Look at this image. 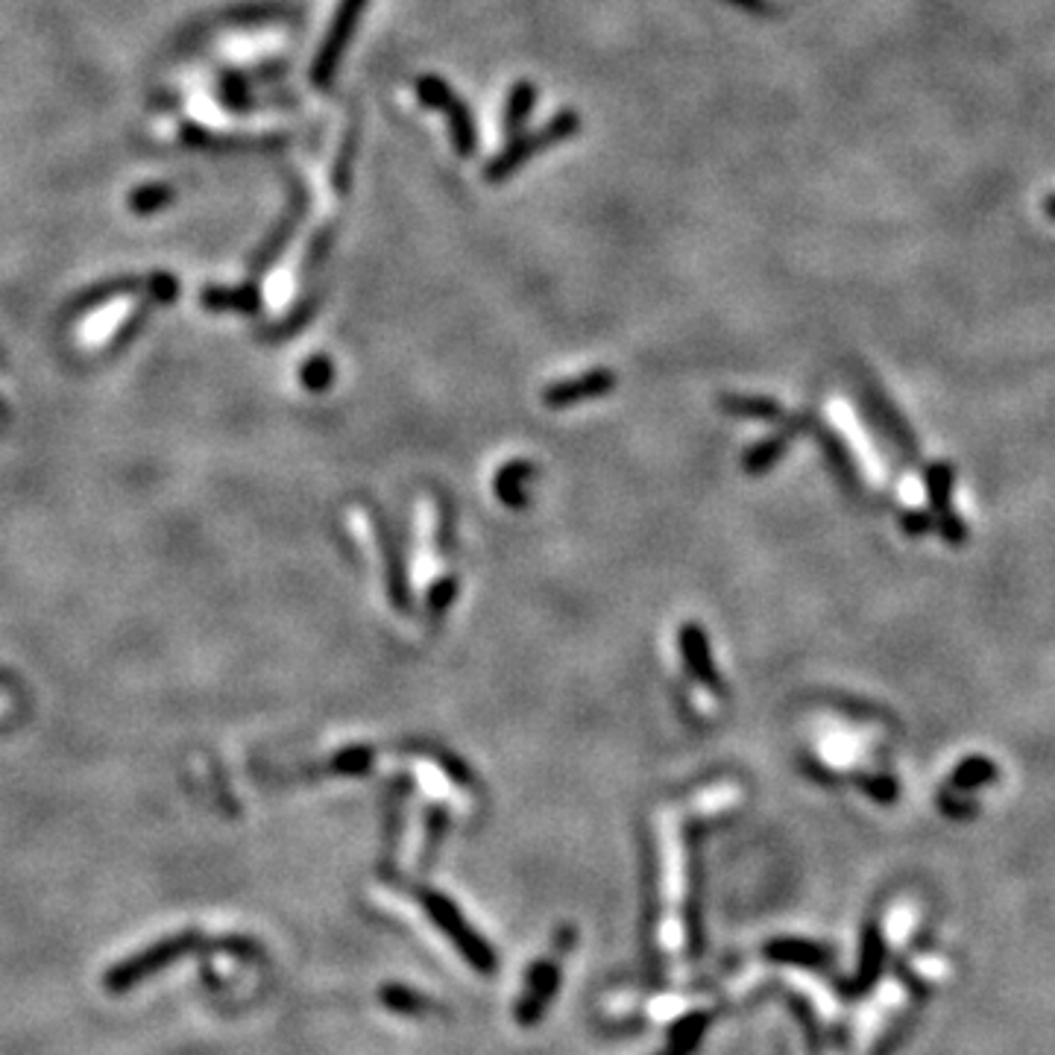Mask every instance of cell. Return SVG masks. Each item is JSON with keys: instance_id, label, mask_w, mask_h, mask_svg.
I'll return each mask as SVG.
<instances>
[{"instance_id": "obj_15", "label": "cell", "mask_w": 1055, "mask_h": 1055, "mask_svg": "<svg viewBox=\"0 0 1055 1055\" xmlns=\"http://www.w3.org/2000/svg\"><path fill=\"white\" fill-rule=\"evenodd\" d=\"M378 996H382V1003H385L394 1014H405V1017H422V1014L428 1012L426 996L419 994V991L408 989V985H396V982H390V985H385V989H382V994H378Z\"/></svg>"}, {"instance_id": "obj_21", "label": "cell", "mask_w": 1055, "mask_h": 1055, "mask_svg": "<svg viewBox=\"0 0 1055 1055\" xmlns=\"http://www.w3.org/2000/svg\"><path fill=\"white\" fill-rule=\"evenodd\" d=\"M728 3L745 9V12H754V15H771V12H774V3H771V0H728Z\"/></svg>"}, {"instance_id": "obj_9", "label": "cell", "mask_w": 1055, "mask_h": 1055, "mask_svg": "<svg viewBox=\"0 0 1055 1055\" xmlns=\"http://www.w3.org/2000/svg\"><path fill=\"white\" fill-rule=\"evenodd\" d=\"M886 938H882V930H879L877 923H868L863 932V944H859V964H856L854 980H850V989L847 994H868L874 991V985L879 982L882 971H886Z\"/></svg>"}, {"instance_id": "obj_3", "label": "cell", "mask_w": 1055, "mask_h": 1055, "mask_svg": "<svg viewBox=\"0 0 1055 1055\" xmlns=\"http://www.w3.org/2000/svg\"><path fill=\"white\" fill-rule=\"evenodd\" d=\"M200 944L202 936L197 930L161 938V941H156V944L142 950V953H135L133 959H126L124 964H117L115 971L106 973V991H109V994H126V991L135 989L138 982L150 980L153 973L170 968L176 959H182L185 953H191V950H197Z\"/></svg>"}, {"instance_id": "obj_20", "label": "cell", "mask_w": 1055, "mask_h": 1055, "mask_svg": "<svg viewBox=\"0 0 1055 1055\" xmlns=\"http://www.w3.org/2000/svg\"><path fill=\"white\" fill-rule=\"evenodd\" d=\"M170 197H174L170 185H150V188H142V191H135L133 200H129V206H133L138 215H150V211H156L159 206L170 202Z\"/></svg>"}, {"instance_id": "obj_5", "label": "cell", "mask_w": 1055, "mask_h": 1055, "mask_svg": "<svg viewBox=\"0 0 1055 1055\" xmlns=\"http://www.w3.org/2000/svg\"><path fill=\"white\" fill-rule=\"evenodd\" d=\"M367 9V0H341L335 9V18L328 24V33L320 44L317 56L311 62V85L314 88H328L337 74V65L344 59L346 44L352 42V35L358 30V21Z\"/></svg>"}, {"instance_id": "obj_1", "label": "cell", "mask_w": 1055, "mask_h": 1055, "mask_svg": "<svg viewBox=\"0 0 1055 1055\" xmlns=\"http://www.w3.org/2000/svg\"><path fill=\"white\" fill-rule=\"evenodd\" d=\"M581 133V115L575 109H561L554 117H549L540 129L531 133L511 135V142L504 144L502 153L487 161L484 182L499 185L504 179H511L516 170H522L528 159H534L540 153L552 150L557 144L570 142L572 135Z\"/></svg>"}, {"instance_id": "obj_10", "label": "cell", "mask_w": 1055, "mask_h": 1055, "mask_svg": "<svg viewBox=\"0 0 1055 1055\" xmlns=\"http://www.w3.org/2000/svg\"><path fill=\"white\" fill-rule=\"evenodd\" d=\"M680 645H683V654H687V666L689 671L696 675L698 683H707L712 689H721L719 683V671L712 666L710 657V643L703 637V630L696 628V625H687L683 634H680Z\"/></svg>"}, {"instance_id": "obj_11", "label": "cell", "mask_w": 1055, "mask_h": 1055, "mask_svg": "<svg viewBox=\"0 0 1055 1055\" xmlns=\"http://www.w3.org/2000/svg\"><path fill=\"white\" fill-rule=\"evenodd\" d=\"M534 106H536L534 83H528V80L513 83L511 94H508V101H504V112H502V129L508 138L522 133V126H525L528 115L534 112Z\"/></svg>"}, {"instance_id": "obj_4", "label": "cell", "mask_w": 1055, "mask_h": 1055, "mask_svg": "<svg viewBox=\"0 0 1055 1055\" xmlns=\"http://www.w3.org/2000/svg\"><path fill=\"white\" fill-rule=\"evenodd\" d=\"M417 97L422 106L437 109L446 115L449 124V135H452V147L461 159H472L478 153V129L472 109L461 101V94L455 92L452 85L440 80L435 74H426L417 80Z\"/></svg>"}, {"instance_id": "obj_22", "label": "cell", "mask_w": 1055, "mask_h": 1055, "mask_svg": "<svg viewBox=\"0 0 1055 1055\" xmlns=\"http://www.w3.org/2000/svg\"><path fill=\"white\" fill-rule=\"evenodd\" d=\"M654 1055H696V1053H692V1049H687V1047H680V1044H671V1041H666V1047H662L660 1053H654Z\"/></svg>"}, {"instance_id": "obj_6", "label": "cell", "mask_w": 1055, "mask_h": 1055, "mask_svg": "<svg viewBox=\"0 0 1055 1055\" xmlns=\"http://www.w3.org/2000/svg\"><path fill=\"white\" fill-rule=\"evenodd\" d=\"M557 991H561V964L554 959H540V962L531 964V971L525 976V991H522V996L516 1000V1009H513L516 1023L520 1026H536L549 1012Z\"/></svg>"}, {"instance_id": "obj_18", "label": "cell", "mask_w": 1055, "mask_h": 1055, "mask_svg": "<svg viewBox=\"0 0 1055 1055\" xmlns=\"http://www.w3.org/2000/svg\"><path fill=\"white\" fill-rule=\"evenodd\" d=\"M300 382L302 387H309L311 394H323V390L332 387V382H335V367H332V361H328L326 355H314L311 361H305V364H302Z\"/></svg>"}, {"instance_id": "obj_13", "label": "cell", "mask_w": 1055, "mask_h": 1055, "mask_svg": "<svg viewBox=\"0 0 1055 1055\" xmlns=\"http://www.w3.org/2000/svg\"><path fill=\"white\" fill-rule=\"evenodd\" d=\"M721 408L733 417H754V419H777L783 417L780 403L769 396H721Z\"/></svg>"}, {"instance_id": "obj_23", "label": "cell", "mask_w": 1055, "mask_h": 1055, "mask_svg": "<svg viewBox=\"0 0 1055 1055\" xmlns=\"http://www.w3.org/2000/svg\"><path fill=\"white\" fill-rule=\"evenodd\" d=\"M0 414H3V405H0Z\"/></svg>"}, {"instance_id": "obj_2", "label": "cell", "mask_w": 1055, "mask_h": 1055, "mask_svg": "<svg viewBox=\"0 0 1055 1055\" xmlns=\"http://www.w3.org/2000/svg\"><path fill=\"white\" fill-rule=\"evenodd\" d=\"M419 903H422L426 915L431 918V923L449 938V944L461 953V959L472 971L481 973V976H490V973L499 971V953L487 944V938L463 918L461 909H458L449 897L435 891V888H422V891H419Z\"/></svg>"}, {"instance_id": "obj_16", "label": "cell", "mask_w": 1055, "mask_h": 1055, "mask_svg": "<svg viewBox=\"0 0 1055 1055\" xmlns=\"http://www.w3.org/2000/svg\"><path fill=\"white\" fill-rule=\"evenodd\" d=\"M202 302H206V309H215V311L259 309V296H255L252 288H238V291H220V288H211V291L202 293Z\"/></svg>"}, {"instance_id": "obj_12", "label": "cell", "mask_w": 1055, "mask_h": 1055, "mask_svg": "<svg viewBox=\"0 0 1055 1055\" xmlns=\"http://www.w3.org/2000/svg\"><path fill=\"white\" fill-rule=\"evenodd\" d=\"M707 1030H710V1014L689 1012V1014H683V1017H678V1021L671 1023L669 1038H666V1041H671V1044H680V1047H687V1049H692V1053H696V1049L703 1044V1038H707Z\"/></svg>"}, {"instance_id": "obj_24", "label": "cell", "mask_w": 1055, "mask_h": 1055, "mask_svg": "<svg viewBox=\"0 0 1055 1055\" xmlns=\"http://www.w3.org/2000/svg\"><path fill=\"white\" fill-rule=\"evenodd\" d=\"M0 683H3V680H0Z\"/></svg>"}, {"instance_id": "obj_8", "label": "cell", "mask_w": 1055, "mask_h": 1055, "mask_svg": "<svg viewBox=\"0 0 1055 1055\" xmlns=\"http://www.w3.org/2000/svg\"><path fill=\"white\" fill-rule=\"evenodd\" d=\"M765 959L783 968H797V971H827L833 964L829 947L809 941V938H774L765 944Z\"/></svg>"}, {"instance_id": "obj_17", "label": "cell", "mask_w": 1055, "mask_h": 1055, "mask_svg": "<svg viewBox=\"0 0 1055 1055\" xmlns=\"http://www.w3.org/2000/svg\"><path fill=\"white\" fill-rule=\"evenodd\" d=\"M369 765H373V751H369V748H346V751H341L335 760L326 762L323 769L335 771V774H341V777H358V774H364Z\"/></svg>"}, {"instance_id": "obj_7", "label": "cell", "mask_w": 1055, "mask_h": 1055, "mask_svg": "<svg viewBox=\"0 0 1055 1055\" xmlns=\"http://www.w3.org/2000/svg\"><path fill=\"white\" fill-rule=\"evenodd\" d=\"M613 387H616V373L613 369H589V373H581L578 378H566V382H554L543 390V403L549 408L561 410V408H575L581 403H589V399H598V396L610 394Z\"/></svg>"}, {"instance_id": "obj_19", "label": "cell", "mask_w": 1055, "mask_h": 1055, "mask_svg": "<svg viewBox=\"0 0 1055 1055\" xmlns=\"http://www.w3.org/2000/svg\"><path fill=\"white\" fill-rule=\"evenodd\" d=\"M786 440H788L786 435H777V437H769V440H762L756 449H751L745 458L748 472H765L771 463L777 461L780 455L786 452Z\"/></svg>"}, {"instance_id": "obj_14", "label": "cell", "mask_w": 1055, "mask_h": 1055, "mask_svg": "<svg viewBox=\"0 0 1055 1055\" xmlns=\"http://www.w3.org/2000/svg\"><path fill=\"white\" fill-rule=\"evenodd\" d=\"M531 476V463L516 461L502 469V476L495 481V493L508 508H522L525 504V478Z\"/></svg>"}]
</instances>
